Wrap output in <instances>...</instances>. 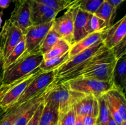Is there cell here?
I'll use <instances>...</instances> for the list:
<instances>
[{"label": "cell", "instance_id": "obj_1", "mask_svg": "<svg viewBox=\"0 0 126 125\" xmlns=\"http://www.w3.org/2000/svg\"><path fill=\"white\" fill-rule=\"evenodd\" d=\"M44 60L39 50L23 53L17 60L4 70L2 86L7 85L25 77L38 68Z\"/></svg>", "mask_w": 126, "mask_h": 125}, {"label": "cell", "instance_id": "obj_2", "mask_svg": "<svg viewBox=\"0 0 126 125\" xmlns=\"http://www.w3.org/2000/svg\"><path fill=\"white\" fill-rule=\"evenodd\" d=\"M84 95L86 94L71 90L63 83L53 82L45 91L44 101L54 105L57 109L60 118Z\"/></svg>", "mask_w": 126, "mask_h": 125}, {"label": "cell", "instance_id": "obj_3", "mask_svg": "<svg viewBox=\"0 0 126 125\" xmlns=\"http://www.w3.org/2000/svg\"><path fill=\"white\" fill-rule=\"evenodd\" d=\"M42 72L38 67L27 75L0 87V106L6 110L14 105L27 86Z\"/></svg>", "mask_w": 126, "mask_h": 125}, {"label": "cell", "instance_id": "obj_4", "mask_svg": "<svg viewBox=\"0 0 126 125\" xmlns=\"http://www.w3.org/2000/svg\"><path fill=\"white\" fill-rule=\"evenodd\" d=\"M63 83L71 90L86 95H92L97 98L102 96L108 91L114 88L112 82H103L84 77L74 78Z\"/></svg>", "mask_w": 126, "mask_h": 125}, {"label": "cell", "instance_id": "obj_5", "mask_svg": "<svg viewBox=\"0 0 126 125\" xmlns=\"http://www.w3.org/2000/svg\"><path fill=\"white\" fill-rule=\"evenodd\" d=\"M116 61L113 53L110 49H108L104 45L99 49L94 55L86 60V61L78 66L71 72L61 76L55 77L54 82L55 83H63L75 78L79 73L84 70L87 69L96 64L102 63H110Z\"/></svg>", "mask_w": 126, "mask_h": 125}, {"label": "cell", "instance_id": "obj_6", "mask_svg": "<svg viewBox=\"0 0 126 125\" xmlns=\"http://www.w3.org/2000/svg\"><path fill=\"white\" fill-rule=\"evenodd\" d=\"M55 71L42 72L36 76L14 105H20L43 94L55 79Z\"/></svg>", "mask_w": 126, "mask_h": 125}, {"label": "cell", "instance_id": "obj_7", "mask_svg": "<svg viewBox=\"0 0 126 125\" xmlns=\"http://www.w3.org/2000/svg\"><path fill=\"white\" fill-rule=\"evenodd\" d=\"M24 36L17 25L9 19L5 22L0 31V52L4 60Z\"/></svg>", "mask_w": 126, "mask_h": 125}, {"label": "cell", "instance_id": "obj_8", "mask_svg": "<svg viewBox=\"0 0 126 125\" xmlns=\"http://www.w3.org/2000/svg\"><path fill=\"white\" fill-rule=\"evenodd\" d=\"M78 7H70L60 17L55 18L52 28L57 33L62 39L73 44L74 20Z\"/></svg>", "mask_w": 126, "mask_h": 125}, {"label": "cell", "instance_id": "obj_9", "mask_svg": "<svg viewBox=\"0 0 126 125\" xmlns=\"http://www.w3.org/2000/svg\"><path fill=\"white\" fill-rule=\"evenodd\" d=\"M103 45V42H100L91 47L78 53L75 56L70 58L65 63L55 70V78L61 77L75 69L76 67L81 65L92 55H94Z\"/></svg>", "mask_w": 126, "mask_h": 125}, {"label": "cell", "instance_id": "obj_10", "mask_svg": "<svg viewBox=\"0 0 126 125\" xmlns=\"http://www.w3.org/2000/svg\"><path fill=\"white\" fill-rule=\"evenodd\" d=\"M54 21L45 24L32 25L27 29L24 34L25 39V53H28L39 50V46L47 33L52 28Z\"/></svg>", "mask_w": 126, "mask_h": 125}, {"label": "cell", "instance_id": "obj_11", "mask_svg": "<svg viewBox=\"0 0 126 125\" xmlns=\"http://www.w3.org/2000/svg\"><path fill=\"white\" fill-rule=\"evenodd\" d=\"M9 20L25 34L27 29L32 26L29 0H17Z\"/></svg>", "mask_w": 126, "mask_h": 125}, {"label": "cell", "instance_id": "obj_12", "mask_svg": "<svg viewBox=\"0 0 126 125\" xmlns=\"http://www.w3.org/2000/svg\"><path fill=\"white\" fill-rule=\"evenodd\" d=\"M32 25H39L52 22L59 13L50 7L33 0H29Z\"/></svg>", "mask_w": 126, "mask_h": 125}, {"label": "cell", "instance_id": "obj_13", "mask_svg": "<svg viewBox=\"0 0 126 125\" xmlns=\"http://www.w3.org/2000/svg\"><path fill=\"white\" fill-rule=\"evenodd\" d=\"M115 64L116 61L110 63L96 64L79 73L74 78L84 77L94 78L103 82H112V76Z\"/></svg>", "mask_w": 126, "mask_h": 125}, {"label": "cell", "instance_id": "obj_14", "mask_svg": "<svg viewBox=\"0 0 126 125\" xmlns=\"http://www.w3.org/2000/svg\"><path fill=\"white\" fill-rule=\"evenodd\" d=\"M126 35V15L116 23H113L104 32L103 44L108 49L121 41Z\"/></svg>", "mask_w": 126, "mask_h": 125}, {"label": "cell", "instance_id": "obj_15", "mask_svg": "<svg viewBox=\"0 0 126 125\" xmlns=\"http://www.w3.org/2000/svg\"><path fill=\"white\" fill-rule=\"evenodd\" d=\"M44 93L33 98L28 101L25 102L20 105H14L12 107L6 110V113L0 119V125H14L16 120L27 110L37 102L43 100L44 99Z\"/></svg>", "mask_w": 126, "mask_h": 125}, {"label": "cell", "instance_id": "obj_16", "mask_svg": "<svg viewBox=\"0 0 126 125\" xmlns=\"http://www.w3.org/2000/svg\"><path fill=\"white\" fill-rule=\"evenodd\" d=\"M73 109L76 116L92 115L97 118L99 109L98 99L92 95H84L76 102Z\"/></svg>", "mask_w": 126, "mask_h": 125}, {"label": "cell", "instance_id": "obj_17", "mask_svg": "<svg viewBox=\"0 0 126 125\" xmlns=\"http://www.w3.org/2000/svg\"><path fill=\"white\" fill-rule=\"evenodd\" d=\"M92 13L84 11L78 7L74 20L73 44L88 35L87 26Z\"/></svg>", "mask_w": 126, "mask_h": 125}, {"label": "cell", "instance_id": "obj_18", "mask_svg": "<svg viewBox=\"0 0 126 125\" xmlns=\"http://www.w3.org/2000/svg\"><path fill=\"white\" fill-rule=\"evenodd\" d=\"M104 32L105 31L91 33L79 40L78 42L73 44L69 50L70 58L91 47L95 44H97L100 42H103Z\"/></svg>", "mask_w": 126, "mask_h": 125}, {"label": "cell", "instance_id": "obj_19", "mask_svg": "<svg viewBox=\"0 0 126 125\" xmlns=\"http://www.w3.org/2000/svg\"><path fill=\"white\" fill-rule=\"evenodd\" d=\"M114 88L125 94L126 88V55L116 61L112 76Z\"/></svg>", "mask_w": 126, "mask_h": 125}, {"label": "cell", "instance_id": "obj_20", "mask_svg": "<svg viewBox=\"0 0 126 125\" xmlns=\"http://www.w3.org/2000/svg\"><path fill=\"white\" fill-rule=\"evenodd\" d=\"M107 102L113 105L119 112L124 121H126V105L125 94L113 88L103 95Z\"/></svg>", "mask_w": 126, "mask_h": 125}, {"label": "cell", "instance_id": "obj_21", "mask_svg": "<svg viewBox=\"0 0 126 125\" xmlns=\"http://www.w3.org/2000/svg\"><path fill=\"white\" fill-rule=\"evenodd\" d=\"M38 125H57L59 115L57 109L49 102H44Z\"/></svg>", "mask_w": 126, "mask_h": 125}, {"label": "cell", "instance_id": "obj_22", "mask_svg": "<svg viewBox=\"0 0 126 125\" xmlns=\"http://www.w3.org/2000/svg\"><path fill=\"white\" fill-rule=\"evenodd\" d=\"M116 12L117 10L108 2L104 1L94 14L104 21L107 29L114 23Z\"/></svg>", "mask_w": 126, "mask_h": 125}, {"label": "cell", "instance_id": "obj_23", "mask_svg": "<svg viewBox=\"0 0 126 125\" xmlns=\"http://www.w3.org/2000/svg\"><path fill=\"white\" fill-rule=\"evenodd\" d=\"M69 58H70L69 51H68L60 56L52 58L47 60H44L39 65V67L43 72L55 71L63 64L65 63Z\"/></svg>", "mask_w": 126, "mask_h": 125}, {"label": "cell", "instance_id": "obj_24", "mask_svg": "<svg viewBox=\"0 0 126 125\" xmlns=\"http://www.w3.org/2000/svg\"><path fill=\"white\" fill-rule=\"evenodd\" d=\"M71 44L63 39H60L48 52L43 55L44 60L52 58L63 55L68 52L71 48Z\"/></svg>", "mask_w": 126, "mask_h": 125}, {"label": "cell", "instance_id": "obj_25", "mask_svg": "<svg viewBox=\"0 0 126 125\" xmlns=\"http://www.w3.org/2000/svg\"><path fill=\"white\" fill-rule=\"evenodd\" d=\"M60 39L62 38L59 34L52 28H50L39 46V50L41 53L43 55L48 52Z\"/></svg>", "mask_w": 126, "mask_h": 125}, {"label": "cell", "instance_id": "obj_26", "mask_svg": "<svg viewBox=\"0 0 126 125\" xmlns=\"http://www.w3.org/2000/svg\"><path fill=\"white\" fill-rule=\"evenodd\" d=\"M25 51V35L19 42L11 51L7 57L4 60V70L7 68L9 66L17 60Z\"/></svg>", "mask_w": 126, "mask_h": 125}, {"label": "cell", "instance_id": "obj_27", "mask_svg": "<svg viewBox=\"0 0 126 125\" xmlns=\"http://www.w3.org/2000/svg\"><path fill=\"white\" fill-rule=\"evenodd\" d=\"M98 101V113L96 121V125H107L109 116L107 102L104 96L97 98Z\"/></svg>", "mask_w": 126, "mask_h": 125}, {"label": "cell", "instance_id": "obj_28", "mask_svg": "<svg viewBox=\"0 0 126 125\" xmlns=\"http://www.w3.org/2000/svg\"><path fill=\"white\" fill-rule=\"evenodd\" d=\"M36 2L50 7L57 13L70 7L71 2L68 0H33Z\"/></svg>", "mask_w": 126, "mask_h": 125}, {"label": "cell", "instance_id": "obj_29", "mask_svg": "<svg viewBox=\"0 0 126 125\" xmlns=\"http://www.w3.org/2000/svg\"><path fill=\"white\" fill-rule=\"evenodd\" d=\"M106 29L107 28L104 21L95 14H92L87 23V30L88 34L95 32L103 31Z\"/></svg>", "mask_w": 126, "mask_h": 125}, {"label": "cell", "instance_id": "obj_30", "mask_svg": "<svg viewBox=\"0 0 126 125\" xmlns=\"http://www.w3.org/2000/svg\"><path fill=\"white\" fill-rule=\"evenodd\" d=\"M104 0H81L75 6H77L81 10L94 14L101 6Z\"/></svg>", "mask_w": 126, "mask_h": 125}, {"label": "cell", "instance_id": "obj_31", "mask_svg": "<svg viewBox=\"0 0 126 125\" xmlns=\"http://www.w3.org/2000/svg\"><path fill=\"white\" fill-rule=\"evenodd\" d=\"M44 100L43 99V100H40L39 102H37L35 104H34L33 105H32V106L30 107L29 108L27 109L17 120L15 121L14 125H26L28 123V121L31 120V118H32V116H33V115L35 113L36 110L38 109V106H39V104H41V102Z\"/></svg>", "mask_w": 126, "mask_h": 125}, {"label": "cell", "instance_id": "obj_32", "mask_svg": "<svg viewBox=\"0 0 126 125\" xmlns=\"http://www.w3.org/2000/svg\"><path fill=\"white\" fill-rule=\"evenodd\" d=\"M76 120V115L73 107L59 118V125H75Z\"/></svg>", "mask_w": 126, "mask_h": 125}, {"label": "cell", "instance_id": "obj_33", "mask_svg": "<svg viewBox=\"0 0 126 125\" xmlns=\"http://www.w3.org/2000/svg\"><path fill=\"white\" fill-rule=\"evenodd\" d=\"M116 60L126 55V38L114 45L110 49Z\"/></svg>", "mask_w": 126, "mask_h": 125}, {"label": "cell", "instance_id": "obj_34", "mask_svg": "<svg viewBox=\"0 0 126 125\" xmlns=\"http://www.w3.org/2000/svg\"><path fill=\"white\" fill-rule=\"evenodd\" d=\"M106 102H107V107H108L109 113L110 114V115L111 116V117L113 118V120H114V121H115V122L116 123L117 125H121L122 123H123L124 121H124V120H123L121 116V115L119 114V112L118 111V110H117L112 104H111L110 103L107 102V100H106Z\"/></svg>", "mask_w": 126, "mask_h": 125}, {"label": "cell", "instance_id": "obj_35", "mask_svg": "<svg viewBox=\"0 0 126 125\" xmlns=\"http://www.w3.org/2000/svg\"><path fill=\"white\" fill-rule=\"evenodd\" d=\"M44 100H43L42 102H41V104H39V106H38V109L36 110L35 113L33 115V116H32V118H31V120L28 121V123L26 125H39V119H40V116L41 115L42 112H43V108H44Z\"/></svg>", "mask_w": 126, "mask_h": 125}, {"label": "cell", "instance_id": "obj_36", "mask_svg": "<svg viewBox=\"0 0 126 125\" xmlns=\"http://www.w3.org/2000/svg\"><path fill=\"white\" fill-rule=\"evenodd\" d=\"M81 118L83 125H96L97 117L92 115H86Z\"/></svg>", "mask_w": 126, "mask_h": 125}, {"label": "cell", "instance_id": "obj_37", "mask_svg": "<svg viewBox=\"0 0 126 125\" xmlns=\"http://www.w3.org/2000/svg\"><path fill=\"white\" fill-rule=\"evenodd\" d=\"M104 1H107L110 5H111L116 10H118L119 6H121L122 3L124 2L125 0H104Z\"/></svg>", "mask_w": 126, "mask_h": 125}, {"label": "cell", "instance_id": "obj_38", "mask_svg": "<svg viewBox=\"0 0 126 125\" xmlns=\"http://www.w3.org/2000/svg\"><path fill=\"white\" fill-rule=\"evenodd\" d=\"M4 72V60L0 52V87H2V79Z\"/></svg>", "mask_w": 126, "mask_h": 125}, {"label": "cell", "instance_id": "obj_39", "mask_svg": "<svg viewBox=\"0 0 126 125\" xmlns=\"http://www.w3.org/2000/svg\"><path fill=\"white\" fill-rule=\"evenodd\" d=\"M17 0H0V8L6 9L9 6L12 2Z\"/></svg>", "mask_w": 126, "mask_h": 125}, {"label": "cell", "instance_id": "obj_40", "mask_svg": "<svg viewBox=\"0 0 126 125\" xmlns=\"http://www.w3.org/2000/svg\"><path fill=\"white\" fill-rule=\"evenodd\" d=\"M107 125H118L115 122V121L113 120V118L111 117V116L110 113L109 116H108V123H107Z\"/></svg>", "mask_w": 126, "mask_h": 125}, {"label": "cell", "instance_id": "obj_41", "mask_svg": "<svg viewBox=\"0 0 126 125\" xmlns=\"http://www.w3.org/2000/svg\"><path fill=\"white\" fill-rule=\"evenodd\" d=\"M75 125H82V120H81V117L76 116V122H75Z\"/></svg>", "mask_w": 126, "mask_h": 125}, {"label": "cell", "instance_id": "obj_42", "mask_svg": "<svg viewBox=\"0 0 126 125\" xmlns=\"http://www.w3.org/2000/svg\"><path fill=\"white\" fill-rule=\"evenodd\" d=\"M79 1H81V0H74V1H73L72 2H71V6H70V7H72V6H75V5L77 4L78 2Z\"/></svg>", "mask_w": 126, "mask_h": 125}, {"label": "cell", "instance_id": "obj_43", "mask_svg": "<svg viewBox=\"0 0 126 125\" xmlns=\"http://www.w3.org/2000/svg\"><path fill=\"white\" fill-rule=\"evenodd\" d=\"M1 24H2V12L0 13V29L1 28Z\"/></svg>", "mask_w": 126, "mask_h": 125}, {"label": "cell", "instance_id": "obj_44", "mask_svg": "<svg viewBox=\"0 0 126 125\" xmlns=\"http://www.w3.org/2000/svg\"><path fill=\"white\" fill-rule=\"evenodd\" d=\"M121 125H126V121H124V122L122 123Z\"/></svg>", "mask_w": 126, "mask_h": 125}, {"label": "cell", "instance_id": "obj_45", "mask_svg": "<svg viewBox=\"0 0 126 125\" xmlns=\"http://www.w3.org/2000/svg\"><path fill=\"white\" fill-rule=\"evenodd\" d=\"M68 1H70V2H71H71H73V1H74V0H68Z\"/></svg>", "mask_w": 126, "mask_h": 125}, {"label": "cell", "instance_id": "obj_46", "mask_svg": "<svg viewBox=\"0 0 126 125\" xmlns=\"http://www.w3.org/2000/svg\"><path fill=\"white\" fill-rule=\"evenodd\" d=\"M57 125H59V122H58V123H57Z\"/></svg>", "mask_w": 126, "mask_h": 125}]
</instances>
